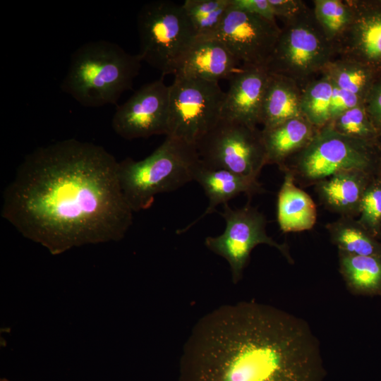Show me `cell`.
<instances>
[{
	"mask_svg": "<svg viewBox=\"0 0 381 381\" xmlns=\"http://www.w3.org/2000/svg\"><path fill=\"white\" fill-rule=\"evenodd\" d=\"M332 243L338 251L351 255L381 256V241L357 219L339 217L326 224Z\"/></svg>",
	"mask_w": 381,
	"mask_h": 381,
	"instance_id": "7402d4cb",
	"label": "cell"
},
{
	"mask_svg": "<svg viewBox=\"0 0 381 381\" xmlns=\"http://www.w3.org/2000/svg\"><path fill=\"white\" fill-rule=\"evenodd\" d=\"M339 272L354 294L381 296V256L351 255L338 251Z\"/></svg>",
	"mask_w": 381,
	"mask_h": 381,
	"instance_id": "44dd1931",
	"label": "cell"
},
{
	"mask_svg": "<svg viewBox=\"0 0 381 381\" xmlns=\"http://www.w3.org/2000/svg\"><path fill=\"white\" fill-rule=\"evenodd\" d=\"M357 219L372 234L381 238V171L375 174L369 182Z\"/></svg>",
	"mask_w": 381,
	"mask_h": 381,
	"instance_id": "83f0119b",
	"label": "cell"
},
{
	"mask_svg": "<svg viewBox=\"0 0 381 381\" xmlns=\"http://www.w3.org/2000/svg\"><path fill=\"white\" fill-rule=\"evenodd\" d=\"M242 65L216 37H196L182 59L176 75L218 82L229 80Z\"/></svg>",
	"mask_w": 381,
	"mask_h": 381,
	"instance_id": "9a60e30c",
	"label": "cell"
},
{
	"mask_svg": "<svg viewBox=\"0 0 381 381\" xmlns=\"http://www.w3.org/2000/svg\"><path fill=\"white\" fill-rule=\"evenodd\" d=\"M334 85L364 100L375 82L380 77L370 67L353 60L337 57L322 72Z\"/></svg>",
	"mask_w": 381,
	"mask_h": 381,
	"instance_id": "603a6c76",
	"label": "cell"
},
{
	"mask_svg": "<svg viewBox=\"0 0 381 381\" xmlns=\"http://www.w3.org/2000/svg\"><path fill=\"white\" fill-rule=\"evenodd\" d=\"M289 171L296 183L315 186L338 172L358 170L381 171L380 144L341 135L326 125L312 141L289 159L280 169Z\"/></svg>",
	"mask_w": 381,
	"mask_h": 381,
	"instance_id": "5b68a950",
	"label": "cell"
},
{
	"mask_svg": "<svg viewBox=\"0 0 381 381\" xmlns=\"http://www.w3.org/2000/svg\"><path fill=\"white\" fill-rule=\"evenodd\" d=\"M276 18L282 21L291 19L308 6L306 3L301 0H269Z\"/></svg>",
	"mask_w": 381,
	"mask_h": 381,
	"instance_id": "4dcf8cb0",
	"label": "cell"
},
{
	"mask_svg": "<svg viewBox=\"0 0 381 381\" xmlns=\"http://www.w3.org/2000/svg\"><path fill=\"white\" fill-rule=\"evenodd\" d=\"M363 104L373 123L381 133V77L370 88Z\"/></svg>",
	"mask_w": 381,
	"mask_h": 381,
	"instance_id": "f1b7e54d",
	"label": "cell"
},
{
	"mask_svg": "<svg viewBox=\"0 0 381 381\" xmlns=\"http://www.w3.org/2000/svg\"><path fill=\"white\" fill-rule=\"evenodd\" d=\"M320 342L303 319L243 301L203 316L186 341L179 381H322Z\"/></svg>",
	"mask_w": 381,
	"mask_h": 381,
	"instance_id": "7a4b0ae2",
	"label": "cell"
},
{
	"mask_svg": "<svg viewBox=\"0 0 381 381\" xmlns=\"http://www.w3.org/2000/svg\"><path fill=\"white\" fill-rule=\"evenodd\" d=\"M231 6L236 8L277 22L269 0H231Z\"/></svg>",
	"mask_w": 381,
	"mask_h": 381,
	"instance_id": "f546056e",
	"label": "cell"
},
{
	"mask_svg": "<svg viewBox=\"0 0 381 381\" xmlns=\"http://www.w3.org/2000/svg\"><path fill=\"white\" fill-rule=\"evenodd\" d=\"M0 381H10V380H7V379H6V378H1V379L0 380Z\"/></svg>",
	"mask_w": 381,
	"mask_h": 381,
	"instance_id": "d6a6232c",
	"label": "cell"
},
{
	"mask_svg": "<svg viewBox=\"0 0 381 381\" xmlns=\"http://www.w3.org/2000/svg\"><path fill=\"white\" fill-rule=\"evenodd\" d=\"M313 4L319 25L335 48L352 21L353 12L348 1L314 0Z\"/></svg>",
	"mask_w": 381,
	"mask_h": 381,
	"instance_id": "484cf974",
	"label": "cell"
},
{
	"mask_svg": "<svg viewBox=\"0 0 381 381\" xmlns=\"http://www.w3.org/2000/svg\"><path fill=\"white\" fill-rule=\"evenodd\" d=\"M282 23L265 68L303 88L337 58L336 50L319 25L313 8Z\"/></svg>",
	"mask_w": 381,
	"mask_h": 381,
	"instance_id": "8992f818",
	"label": "cell"
},
{
	"mask_svg": "<svg viewBox=\"0 0 381 381\" xmlns=\"http://www.w3.org/2000/svg\"><path fill=\"white\" fill-rule=\"evenodd\" d=\"M302 89L291 79L270 73L262 107V128H272L289 119L303 116Z\"/></svg>",
	"mask_w": 381,
	"mask_h": 381,
	"instance_id": "ffe728a7",
	"label": "cell"
},
{
	"mask_svg": "<svg viewBox=\"0 0 381 381\" xmlns=\"http://www.w3.org/2000/svg\"><path fill=\"white\" fill-rule=\"evenodd\" d=\"M169 114V88L161 78L142 85L118 106L111 126L118 135L126 140L167 135Z\"/></svg>",
	"mask_w": 381,
	"mask_h": 381,
	"instance_id": "8fae6325",
	"label": "cell"
},
{
	"mask_svg": "<svg viewBox=\"0 0 381 381\" xmlns=\"http://www.w3.org/2000/svg\"><path fill=\"white\" fill-rule=\"evenodd\" d=\"M284 174L277 201L279 226L284 233L310 230L317 221L316 205L306 191L297 186L289 171Z\"/></svg>",
	"mask_w": 381,
	"mask_h": 381,
	"instance_id": "d6986e66",
	"label": "cell"
},
{
	"mask_svg": "<svg viewBox=\"0 0 381 381\" xmlns=\"http://www.w3.org/2000/svg\"><path fill=\"white\" fill-rule=\"evenodd\" d=\"M327 125L341 135L380 144L381 133L368 116L363 104L344 111Z\"/></svg>",
	"mask_w": 381,
	"mask_h": 381,
	"instance_id": "4316f807",
	"label": "cell"
},
{
	"mask_svg": "<svg viewBox=\"0 0 381 381\" xmlns=\"http://www.w3.org/2000/svg\"><path fill=\"white\" fill-rule=\"evenodd\" d=\"M279 32L277 22L231 6L212 37L220 40L242 66L265 67Z\"/></svg>",
	"mask_w": 381,
	"mask_h": 381,
	"instance_id": "7c38bea8",
	"label": "cell"
},
{
	"mask_svg": "<svg viewBox=\"0 0 381 381\" xmlns=\"http://www.w3.org/2000/svg\"><path fill=\"white\" fill-rule=\"evenodd\" d=\"M269 75L264 66H242L229 80L222 119L258 127Z\"/></svg>",
	"mask_w": 381,
	"mask_h": 381,
	"instance_id": "5bb4252c",
	"label": "cell"
},
{
	"mask_svg": "<svg viewBox=\"0 0 381 381\" xmlns=\"http://www.w3.org/2000/svg\"><path fill=\"white\" fill-rule=\"evenodd\" d=\"M318 129L303 116L261 129L267 164H277L281 169L289 159L312 141Z\"/></svg>",
	"mask_w": 381,
	"mask_h": 381,
	"instance_id": "ac0fdd59",
	"label": "cell"
},
{
	"mask_svg": "<svg viewBox=\"0 0 381 381\" xmlns=\"http://www.w3.org/2000/svg\"><path fill=\"white\" fill-rule=\"evenodd\" d=\"M334 90V84L324 73L310 80L302 89L303 116L317 128L326 126L332 119Z\"/></svg>",
	"mask_w": 381,
	"mask_h": 381,
	"instance_id": "cb8c5ba5",
	"label": "cell"
},
{
	"mask_svg": "<svg viewBox=\"0 0 381 381\" xmlns=\"http://www.w3.org/2000/svg\"><path fill=\"white\" fill-rule=\"evenodd\" d=\"M207 167L258 178L267 165L262 131L236 121L221 119L196 145Z\"/></svg>",
	"mask_w": 381,
	"mask_h": 381,
	"instance_id": "9c48e42d",
	"label": "cell"
},
{
	"mask_svg": "<svg viewBox=\"0 0 381 381\" xmlns=\"http://www.w3.org/2000/svg\"><path fill=\"white\" fill-rule=\"evenodd\" d=\"M169 88V131L171 136L196 147L222 119L225 97L218 83L174 75Z\"/></svg>",
	"mask_w": 381,
	"mask_h": 381,
	"instance_id": "ba28073f",
	"label": "cell"
},
{
	"mask_svg": "<svg viewBox=\"0 0 381 381\" xmlns=\"http://www.w3.org/2000/svg\"><path fill=\"white\" fill-rule=\"evenodd\" d=\"M142 60L107 40L85 42L72 54L61 88L80 105L99 107L117 103L132 89Z\"/></svg>",
	"mask_w": 381,
	"mask_h": 381,
	"instance_id": "3957f363",
	"label": "cell"
},
{
	"mask_svg": "<svg viewBox=\"0 0 381 381\" xmlns=\"http://www.w3.org/2000/svg\"><path fill=\"white\" fill-rule=\"evenodd\" d=\"M193 181L202 188L209 204L205 212L192 223L185 228L176 231L178 234L189 230L206 215L216 211L219 205L228 204L232 198L243 193L252 197L255 194L265 192L262 183L258 178L238 174L224 169H216L207 167L200 159L196 165Z\"/></svg>",
	"mask_w": 381,
	"mask_h": 381,
	"instance_id": "2e32d148",
	"label": "cell"
},
{
	"mask_svg": "<svg viewBox=\"0 0 381 381\" xmlns=\"http://www.w3.org/2000/svg\"><path fill=\"white\" fill-rule=\"evenodd\" d=\"M199 160L195 146L166 136L146 158L136 161L126 157L119 162V183L130 208L133 212L147 210L155 195L174 191L193 181Z\"/></svg>",
	"mask_w": 381,
	"mask_h": 381,
	"instance_id": "277c9868",
	"label": "cell"
},
{
	"mask_svg": "<svg viewBox=\"0 0 381 381\" xmlns=\"http://www.w3.org/2000/svg\"><path fill=\"white\" fill-rule=\"evenodd\" d=\"M220 214L226 222L224 231L217 236L207 237L205 244L228 262L234 284L241 279L250 253L258 245L274 247L289 263L294 262L288 245L277 243L268 236L265 216L250 203L238 209H232L225 204Z\"/></svg>",
	"mask_w": 381,
	"mask_h": 381,
	"instance_id": "30bf717a",
	"label": "cell"
},
{
	"mask_svg": "<svg viewBox=\"0 0 381 381\" xmlns=\"http://www.w3.org/2000/svg\"><path fill=\"white\" fill-rule=\"evenodd\" d=\"M181 5L197 37H210L219 29L231 0H186Z\"/></svg>",
	"mask_w": 381,
	"mask_h": 381,
	"instance_id": "d4e9b609",
	"label": "cell"
},
{
	"mask_svg": "<svg viewBox=\"0 0 381 381\" xmlns=\"http://www.w3.org/2000/svg\"><path fill=\"white\" fill-rule=\"evenodd\" d=\"M375 174L358 170L338 172L317 183L315 190L327 210L339 217L356 218L364 192Z\"/></svg>",
	"mask_w": 381,
	"mask_h": 381,
	"instance_id": "e0dca14e",
	"label": "cell"
},
{
	"mask_svg": "<svg viewBox=\"0 0 381 381\" xmlns=\"http://www.w3.org/2000/svg\"><path fill=\"white\" fill-rule=\"evenodd\" d=\"M137 30L138 55L162 75H175L197 37L182 5L168 0L144 4L137 16Z\"/></svg>",
	"mask_w": 381,
	"mask_h": 381,
	"instance_id": "52a82bcc",
	"label": "cell"
},
{
	"mask_svg": "<svg viewBox=\"0 0 381 381\" xmlns=\"http://www.w3.org/2000/svg\"><path fill=\"white\" fill-rule=\"evenodd\" d=\"M347 1L353 18L335 47L337 57L360 62L381 77V1Z\"/></svg>",
	"mask_w": 381,
	"mask_h": 381,
	"instance_id": "4fadbf2b",
	"label": "cell"
},
{
	"mask_svg": "<svg viewBox=\"0 0 381 381\" xmlns=\"http://www.w3.org/2000/svg\"><path fill=\"white\" fill-rule=\"evenodd\" d=\"M380 165H381V142L380 141Z\"/></svg>",
	"mask_w": 381,
	"mask_h": 381,
	"instance_id": "1f68e13d",
	"label": "cell"
},
{
	"mask_svg": "<svg viewBox=\"0 0 381 381\" xmlns=\"http://www.w3.org/2000/svg\"><path fill=\"white\" fill-rule=\"evenodd\" d=\"M119 162L102 146L68 138L28 154L3 193L1 215L52 255L119 241L133 224Z\"/></svg>",
	"mask_w": 381,
	"mask_h": 381,
	"instance_id": "6da1fadb",
	"label": "cell"
}]
</instances>
